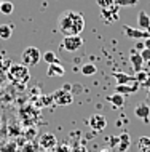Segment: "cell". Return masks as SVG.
I'll list each match as a JSON object with an SVG mask.
<instances>
[{
  "label": "cell",
  "mask_w": 150,
  "mask_h": 152,
  "mask_svg": "<svg viewBox=\"0 0 150 152\" xmlns=\"http://www.w3.org/2000/svg\"><path fill=\"white\" fill-rule=\"evenodd\" d=\"M144 48L150 50V37H149V39H145V42H144Z\"/></svg>",
  "instance_id": "cell-29"
},
{
  "label": "cell",
  "mask_w": 150,
  "mask_h": 152,
  "mask_svg": "<svg viewBox=\"0 0 150 152\" xmlns=\"http://www.w3.org/2000/svg\"><path fill=\"white\" fill-rule=\"evenodd\" d=\"M147 99L150 101V88H149V91H147Z\"/></svg>",
  "instance_id": "cell-30"
},
{
  "label": "cell",
  "mask_w": 150,
  "mask_h": 152,
  "mask_svg": "<svg viewBox=\"0 0 150 152\" xmlns=\"http://www.w3.org/2000/svg\"><path fill=\"white\" fill-rule=\"evenodd\" d=\"M134 115L137 118H141L144 123H149L150 122V106L147 102H141V104L136 106L134 109Z\"/></svg>",
  "instance_id": "cell-6"
},
{
  "label": "cell",
  "mask_w": 150,
  "mask_h": 152,
  "mask_svg": "<svg viewBox=\"0 0 150 152\" xmlns=\"http://www.w3.org/2000/svg\"><path fill=\"white\" fill-rule=\"evenodd\" d=\"M58 27L64 34V37L80 35L85 29V18L80 13H75V11H66L59 16Z\"/></svg>",
  "instance_id": "cell-1"
},
{
  "label": "cell",
  "mask_w": 150,
  "mask_h": 152,
  "mask_svg": "<svg viewBox=\"0 0 150 152\" xmlns=\"http://www.w3.org/2000/svg\"><path fill=\"white\" fill-rule=\"evenodd\" d=\"M96 3L101 8H110L115 5V0H96Z\"/></svg>",
  "instance_id": "cell-26"
},
{
  "label": "cell",
  "mask_w": 150,
  "mask_h": 152,
  "mask_svg": "<svg viewBox=\"0 0 150 152\" xmlns=\"http://www.w3.org/2000/svg\"><path fill=\"white\" fill-rule=\"evenodd\" d=\"M137 151L139 152H150V138L149 136H141L137 141Z\"/></svg>",
  "instance_id": "cell-18"
},
{
  "label": "cell",
  "mask_w": 150,
  "mask_h": 152,
  "mask_svg": "<svg viewBox=\"0 0 150 152\" xmlns=\"http://www.w3.org/2000/svg\"><path fill=\"white\" fill-rule=\"evenodd\" d=\"M48 77H62L64 74H66V69L62 67L59 63H56V64H50L48 66Z\"/></svg>",
  "instance_id": "cell-13"
},
{
  "label": "cell",
  "mask_w": 150,
  "mask_h": 152,
  "mask_svg": "<svg viewBox=\"0 0 150 152\" xmlns=\"http://www.w3.org/2000/svg\"><path fill=\"white\" fill-rule=\"evenodd\" d=\"M139 88H141V85L136 83V82H134V83H128V85H117V87H115V93H120V94H123V96H126V94L139 91Z\"/></svg>",
  "instance_id": "cell-11"
},
{
  "label": "cell",
  "mask_w": 150,
  "mask_h": 152,
  "mask_svg": "<svg viewBox=\"0 0 150 152\" xmlns=\"http://www.w3.org/2000/svg\"><path fill=\"white\" fill-rule=\"evenodd\" d=\"M11 59L10 58H0V75H3V74H8L11 67Z\"/></svg>",
  "instance_id": "cell-20"
},
{
  "label": "cell",
  "mask_w": 150,
  "mask_h": 152,
  "mask_svg": "<svg viewBox=\"0 0 150 152\" xmlns=\"http://www.w3.org/2000/svg\"><path fill=\"white\" fill-rule=\"evenodd\" d=\"M107 99H109V102H110L113 107H123L125 106V96L120 94V93H113L112 96L107 98Z\"/></svg>",
  "instance_id": "cell-16"
},
{
  "label": "cell",
  "mask_w": 150,
  "mask_h": 152,
  "mask_svg": "<svg viewBox=\"0 0 150 152\" xmlns=\"http://www.w3.org/2000/svg\"><path fill=\"white\" fill-rule=\"evenodd\" d=\"M137 23H139V29L142 31H149L150 32V16L145 13V11H139V16H137Z\"/></svg>",
  "instance_id": "cell-15"
},
{
  "label": "cell",
  "mask_w": 150,
  "mask_h": 152,
  "mask_svg": "<svg viewBox=\"0 0 150 152\" xmlns=\"http://www.w3.org/2000/svg\"><path fill=\"white\" fill-rule=\"evenodd\" d=\"M129 61H131V66L134 67V71H136V72L142 71L144 59H142V56H141V53H137V51H133L131 55H129Z\"/></svg>",
  "instance_id": "cell-12"
},
{
  "label": "cell",
  "mask_w": 150,
  "mask_h": 152,
  "mask_svg": "<svg viewBox=\"0 0 150 152\" xmlns=\"http://www.w3.org/2000/svg\"><path fill=\"white\" fill-rule=\"evenodd\" d=\"M141 56H142L144 63H149V64H150V50H147V48H144V50L141 51Z\"/></svg>",
  "instance_id": "cell-27"
},
{
  "label": "cell",
  "mask_w": 150,
  "mask_h": 152,
  "mask_svg": "<svg viewBox=\"0 0 150 152\" xmlns=\"http://www.w3.org/2000/svg\"><path fill=\"white\" fill-rule=\"evenodd\" d=\"M43 61L50 66V64H56V63H59V59H58V56H56V53H53V51H46V53H43Z\"/></svg>",
  "instance_id": "cell-21"
},
{
  "label": "cell",
  "mask_w": 150,
  "mask_h": 152,
  "mask_svg": "<svg viewBox=\"0 0 150 152\" xmlns=\"http://www.w3.org/2000/svg\"><path fill=\"white\" fill-rule=\"evenodd\" d=\"M11 35H13V27L10 26V24H0V39L3 40H8L11 39Z\"/></svg>",
  "instance_id": "cell-17"
},
{
  "label": "cell",
  "mask_w": 150,
  "mask_h": 152,
  "mask_svg": "<svg viewBox=\"0 0 150 152\" xmlns=\"http://www.w3.org/2000/svg\"><path fill=\"white\" fill-rule=\"evenodd\" d=\"M117 80V85H128V83H134V75H128L125 72H115L113 74Z\"/></svg>",
  "instance_id": "cell-14"
},
{
  "label": "cell",
  "mask_w": 150,
  "mask_h": 152,
  "mask_svg": "<svg viewBox=\"0 0 150 152\" xmlns=\"http://www.w3.org/2000/svg\"><path fill=\"white\" fill-rule=\"evenodd\" d=\"M40 59H42V53L37 47H27L26 50L22 51L21 55V61L24 66H27V67H32V66H37L40 63Z\"/></svg>",
  "instance_id": "cell-3"
},
{
  "label": "cell",
  "mask_w": 150,
  "mask_h": 152,
  "mask_svg": "<svg viewBox=\"0 0 150 152\" xmlns=\"http://www.w3.org/2000/svg\"><path fill=\"white\" fill-rule=\"evenodd\" d=\"M56 144H58V139H56V136L53 133H45V134L40 136V146H42L43 149L51 151L56 147Z\"/></svg>",
  "instance_id": "cell-9"
},
{
  "label": "cell",
  "mask_w": 150,
  "mask_h": 152,
  "mask_svg": "<svg viewBox=\"0 0 150 152\" xmlns=\"http://www.w3.org/2000/svg\"><path fill=\"white\" fill-rule=\"evenodd\" d=\"M8 79L10 82H13L14 85H19V87H24L27 82L30 80V72H29V67L21 64H11L10 71H8Z\"/></svg>",
  "instance_id": "cell-2"
},
{
  "label": "cell",
  "mask_w": 150,
  "mask_h": 152,
  "mask_svg": "<svg viewBox=\"0 0 150 152\" xmlns=\"http://www.w3.org/2000/svg\"><path fill=\"white\" fill-rule=\"evenodd\" d=\"M128 147H129V136L125 133V134H121V136H120V151L125 152Z\"/></svg>",
  "instance_id": "cell-24"
},
{
  "label": "cell",
  "mask_w": 150,
  "mask_h": 152,
  "mask_svg": "<svg viewBox=\"0 0 150 152\" xmlns=\"http://www.w3.org/2000/svg\"><path fill=\"white\" fill-rule=\"evenodd\" d=\"M2 3H3V0H0V5H2Z\"/></svg>",
  "instance_id": "cell-31"
},
{
  "label": "cell",
  "mask_w": 150,
  "mask_h": 152,
  "mask_svg": "<svg viewBox=\"0 0 150 152\" xmlns=\"http://www.w3.org/2000/svg\"><path fill=\"white\" fill-rule=\"evenodd\" d=\"M123 31H125V34H126V37H129V39L141 40V39H149V37H150L149 31L134 29V27H129V26H123Z\"/></svg>",
  "instance_id": "cell-8"
},
{
  "label": "cell",
  "mask_w": 150,
  "mask_h": 152,
  "mask_svg": "<svg viewBox=\"0 0 150 152\" xmlns=\"http://www.w3.org/2000/svg\"><path fill=\"white\" fill-rule=\"evenodd\" d=\"M149 75H150V74H147L145 71H139V72H136V75H134V82H136V83H139V85H142L144 82L149 79Z\"/></svg>",
  "instance_id": "cell-23"
},
{
  "label": "cell",
  "mask_w": 150,
  "mask_h": 152,
  "mask_svg": "<svg viewBox=\"0 0 150 152\" xmlns=\"http://www.w3.org/2000/svg\"><path fill=\"white\" fill-rule=\"evenodd\" d=\"M83 47V39L80 35H70V37H64L62 40V48L66 51H77Z\"/></svg>",
  "instance_id": "cell-4"
},
{
  "label": "cell",
  "mask_w": 150,
  "mask_h": 152,
  "mask_svg": "<svg viewBox=\"0 0 150 152\" xmlns=\"http://www.w3.org/2000/svg\"><path fill=\"white\" fill-rule=\"evenodd\" d=\"M53 98H54V102L58 106H67V104H72V101H74L72 93H69V90H66V88L54 91Z\"/></svg>",
  "instance_id": "cell-5"
},
{
  "label": "cell",
  "mask_w": 150,
  "mask_h": 152,
  "mask_svg": "<svg viewBox=\"0 0 150 152\" xmlns=\"http://www.w3.org/2000/svg\"><path fill=\"white\" fill-rule=\"evenodd\" d=\"M104 152H107V151H104Z\"/></svg>",
  "instance_id": "cell-32"
},
{
  "label": "cell",
  "mask_w": 150,
  "mask_h": 152,
  "mask_svg": "<svg viewBox=\"0 0 150 152\" xmlns=\"http://www.w3.org/2000/svg\"><path fill=\"white\" fill-rule=\"evenodd\" d=\"M141 87H145V88H150V75H149V79H147V80H145V82H144V83H142V85H141Z\"/></svg>",
  "instance_id": "cell-28"
},
{
  "label": "cell",
  "mask_w": 150,
  "mask_h": 152,
  "mask_svg": "<svg viewBox=\"0 0 150 152\" xmlns=\"http://www.w3.org/2000/svg\"><path fill=\"white\" fill-rule=\"evenodd\" d=\"M88 125H90L94 131H102L105 126H107V120H105V117L101 115V114H94V115L90 117Z\"/></svg>",
  "instance_id": "cell-7"
},
{
  "label": "cell",
  "mask_w": 150,
  "mask_h": 152,
  "mask_svg": "<svg viewBox=\"0 0 150 152\" xmlns=\"http://www.w3.org/2000/svg\"><path fill=\"white\" fill-rule=\"evenodd\" d=\"M96 72H98V67H96L94 64L88 63V64H83V66H82V74H83V75L91 77V75H94Z\"/></svg>",
  "instance_id": "cell-19"
},
{
  "label": "cell",
  "mask_w": 150,
  "mask_h": 152,
  "mask_svg": "<svg viewBox=\"0 0 150 152\" xmlns=\"http://www.w3.org/2000/svg\"><path fill=\"white\" fill-rule=\"evenodd\" d=\"M14 10V5L11 2H8V0H3V3L0 5V13L2 15H11Z\"/></svg>",
  "instance_id": "cell-22"
},
{
  "label": "cell",
  "mask_w": 150,
  "mask_h": 152,
  "mask_svg": "<svg viewBox=\"0 0 150 152\" xmlns=\"http://www.w3.org/2000/svg\"><path fill=\"white\" fill-rule=\"evenodd\" d=\"M118 8L120 7H117V5H113L110 8H102V10H101V15H102V18L107 23H113V21L118 19Z\"/></svg>",
  "instance_id": "cell-10"
},
{
  "label": "cell",
  "mask_w": 150,
  "mask_h": 152,
  "mask_svg": "<svg viewBox=\"0 0 150 152\" xmlns=\"http://www.w3.org/2000/svg\"><path fill=\"white\" fill-rule=\"evenodd\" d=\"M139 0H115V5L117 7H133V5H137Z\"/></svg>",
  "instance_id": "cell-25"
}]
</instances>
